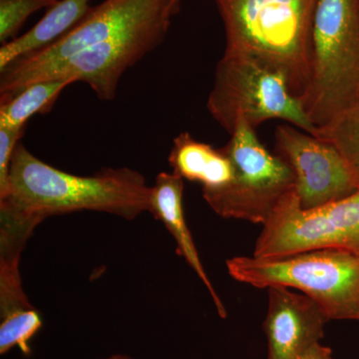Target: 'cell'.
<instances>
[{
    "label": "cell",
    "instance_id": "8fae6325",
    "mask_svg": "<svg viewBox=\"0 0 359 359\" xmlns=\"http://www.w3.org/2000/svg\"><path fill=\"white\" fill-rule=\"evenodd\" d=\"M268 292V313L264 323L266 359H297L323 339L330 320L308 295L283 287H271Z\"/></svg>",
    "mask_w": 359,
    "mask_h": 359
},
{
    "label": "cell",
    "instance_id": "7c38bea8",
    "mask_svg": "<svg viewBox=\"0 0 359 359\" xmlns=\"http://www.w3.org/2000/svg\"><path fill=\"white\" fill-rule=\"evenodd\" d=\"M184 179L173 173L162 172L156 177L151 193L150 212L166 226L177 244V254L195 271L211 294L212 302L222 318H226V309L221 297L212 287L200 259L190 229L187 224L183 205Z\"/></svg>",
    "mask_w": 359,
    "mask_h": 359
},
{
    "label": "cell",
    "instance_id": "ffe728a7",
    "mask_svg": "<svg viewBox=\"0 0 359 359\" xmlns=\"http://www.w3.org/2000/svg\"><path fill=\"white\" fill-rule=\"evenodd\" d=\"M297 359H334L332 351L330 347L323 346L320 342L309 347Z\"/></svg>",
    "mask_w": 359,
    "mask_h": 359
},
{
    "label": "cell",
    "instance_id": "4fadbf2b",
    "mask_svg": "<svg viewBox=\"0 0 359 359\" xmlns=\"http://www.w3.org/2000/svg\"><path fill=\"white\" fill-rule=\"evenodd\" d=\"M34 229L29 224L0 219V323L41 318L22 287L20 259Z\"/></svg>",
    "mask_w": 359,
    "mask_h": 359
},
{
    "label": "cell",
    "instance_id": "d6986e66",
    "mask_svg": "<svg viewBox=\"0 0 359 359\" xmlns=\"http://www.w3.org/2000/svg\"><path fill=\"white\" fill-rule=\"evenodd\" d=\"M25 130L0 128V194L6 190L11 158Z\"/></svg>",
    "mask_w": 359,
    "mask_h": 359
},
{
    "label": "cell",
    "instance_id": "9c48e42d",
    "mask_svg": "<svg viewBox=\"0 0 359 359\" xmlns=\"http://www.w3.org/2000/svg\"><path fill=\"white\" fill-rule=\"evenodd\" d=\"M275 141L276 155L294 172L302 209H318L359 188L346 161L327 142L292 125L278 126Z\"/></svg>",
    "mask_w": 359,
    "mask_h": 359
},
{
    "label": "cell",
    "instance_id": "ba28073f",
    "mask_svg": "<svg viewBox=\"0 0 359 359\" xmlns=\"http://www.w3.org/2000/svg\"><path fill=\"white\" fill-rule=\"evenodd\" d=\"M323 249L359 256V188L314 210L302 209L294 189L264 224L252 256L276 259Z\"/></svg>",
    "mask_w": 359,
    "mask_h": 359
},
{
    "label": "cell",
    "instance_id": "30bf717a",
    "mask_svg": "<svg viewBox=\"0 0 359 359\" xmlns=\"http://www.w3.org/2000/svg\"><path fill=\"white\" fill-rule=\"evenodd\" d=\"M173 18L172 13L160 14L109 41L85 49L59 65L48 79L74 78L88 84L101 100H112L124 73L163 43Z\"/></svg>",
    "mask_w": 359,
    "mask_h": 359
},
{
    "label": "cell",
    "instance_id": "3957f363",
    "mask_svg": "<svg viewBox=\"0 0 359 359\" xmlns=\"http://www.w3.org/2000/svg\"><path fill=\"white\" fill-rule=\"evenodd\" d=\"M316 128L359 102V0H318L299 98Z\"/></svg>",
    "mask_w": 359,
    "mask_h": 359
},
{
    "label": "cell",
    "instance_id": "277c9868",
    "mask_svg": "<svg viewBox=\"0 0 359 359\" xmlns=\"http://www.w3.org/2000/svg\"><path fill=\"white\" fill-rule=\"evenodd\" d=\"M229 275L257 289L301 290L323 309L330 320H359V256L339 250H313L263 259L235 257Z\"/></svg>",
    "mask_w": 359,
    "mask_h": 359
},
{
    "label": "cell",
    "instance_id": "2e32d148",
    "mask_svg": "<svg viewBox=\"0 0 359 359\" xmlns=\"http://www.w3.org/2000/svg\"><path fill=\"white\" fill-rule=\"evenodd\" d=\"M74 78H54L28 85L0 105V128H25L26 123L36 114L49 112Z\"/></svg>",
    "mask_w": 359,
    "mask_h": 359
},
{
    "label": "cell",
    "instance_id": "44dd1931",
    "mask_svg": "<svg viewBox=\"0 0 359 359\" xmlns=\"http://www.w3.org/2000/svg\"><path fill=\"white\" fill-rule=\"evenodd\" d=\"M102 359H135L133 358H130L128 355H124V354H114V355H111L109 358H102Z\"/></svg>",
    "mask_w": 359,
    "mask_h": 359
},
{
    "label": "cell",
    "instance_id": "ac0fdd59",
    "mask_svg": "<svg viewBox=\"0 0 359 359\" xmlns=\"http://www.w3.org/2000/svg\"><path fill=\"white\" fill-rule=\"evenodd\" d=\"M59 0H0V42L6 44L18 37L33 13L49 9Z\"/></svg>",
    "mask_w": 359,
    "mask_h": 359
},
{
    "label": "cell",
    "instance_id": "6da1fadb",
    "mask_svg": "<svg viewBox=\"0 0 359 359\" xmlns=\"http://www.w3.org/2000/svg\"><path fill=\"white\" fill-rule=\"evenodd\" d=\"M152 186L130 168H106L93 176L65 173L42 162L21 142L9 167L0 209L42 223L73 212H108L133 219L150 212Z\"/></svg>",
    "mask_w": 359,
    "mask_h": 359
},
{
    "label": "cell",
    "instance_id": "9a60e30c",
    "mask_svg": "<svg viewBox=\"0 0 359 359\" xmlns=\"http://www.w3.org/2000/svg\"><path fill=\"white\" fill-rule=\"evenodd\" d=\"M168 160L173 173L201 184L203 191L219 190L233 180V164L226 153L196 140L189 132L174 139Z\"/></svg>",
    "mask_w": 359,
    "mask_h": 359
},
{
    "label": "cell",
    "instance_id": "8992f818",
    "mask_svg": "<svg viewBox=\"0 0 359 359\" xmlns=\"http://www.w3.org/2000/svg\"><path fill=\"white\" fill-rule=\"evenodd\" d=\"M222 150L233 164V180L219 190L203 191V197L222 218L264 226L294 190V172L264 147L255 128L244 120L238 121Z\"/></svg>",
    "mask_w": 359,
    "mask_h": 359
},
{
    "label": "cell",
    "instance_id": "5bb4252c",
    "mask_svg": "<svg viewBox=\"0 0 359 359\" xmlns=\"http://www.w3.org/2000/svg\"><path fill=\"white\" fill-rule=\"evenodd\" d=\"M91 0H59L32 29L0 48V71L23 56L55 43L67 35L88 14Z\"/></svg>",
    "mask_w": 359,
    "mask_h": 359
},
{
    "label": "cell",
    "instance_id": "5b68a950",
    "mask_svg": "<svg viewBox=\"0 0 359 359\" xmlns=\"http://www.w3.org/2000/svg\"><path fill=\"white\" fill-rule=\"evenodd\" d=\"M207 106L230 135L241 120L255 129L269 120L280 119L309 134L316 131L285 78L242 54L224 52Z\"/></svg>",
    "mask_w": 359,
    "mask_h": 359
},
{
    "label": "cell",
    "instance_id": "7a4b0ae2",
    "mask_svg": "<svg viewBox=\"0 0 359 359\" xmlns=\"http://www.w3.org/2000/svg\"><path fill=\"white\" fill-rule=\"evenodd\" d=\"M226 51L242 54L287 80L301 98L308 85L309 45L318 0H215Z\"/></svg>",
    "mask_w": 359,
    "mask_h": 359
},
{
    "label": "cell",
    "instance_id": "52a82bcc",
    "mask_svg": "<svg viewBox=\"0 0 359 359\" xmlns=\"http://www.w3.org/2000/svg\"><path fill=\"white\" fill-rule=\"evenodd\" d=\"M180 6L179 0H104L92 6L84 20L65 37L0 71V102L28 85L48 79L59 65L75 54L109 41L160 14L176 15Z\"/></svg>",
    "mask_w": 359,
    "mask_h": 359
},
{
    "label": "cell",
    "instance_id": "e0dca14e",
    "mask_svg": "<svg viewBox=\"0 0 359 359\" xmlns=\"http://www.w3.org/2000/svg\"><path fill=\"white\" fill-rule=\"evenodd\" d=\"M313 135L339 151L359 187V102Z\"/></svg>",
    "mask_w": 359,
    "mask_h": 359
},
{
    "label": "cell",
    "instance_id": "7402d4cb",
    "mask_svg": "<svg viewBox=\"0 0 359 359\" xmlns=\"http://www.w3.org/2000/svg\"><path fill=\"white\" fill-rule=\"evenodd\" d=\"M179 1H182V0H179Z\"/></svg>",
    "mask_w": 359,
    "mask_h": 359
}]
</instances>
